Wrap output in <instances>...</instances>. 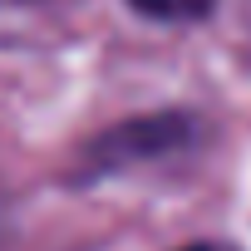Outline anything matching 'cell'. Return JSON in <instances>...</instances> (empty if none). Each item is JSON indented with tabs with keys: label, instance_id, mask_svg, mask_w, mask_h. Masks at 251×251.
I'll return each instance as SVG.
<instances>
[{
	"label": "cell",
	"instance_id": "6da1fadb",
	"mask_svg": "<svg viewBox=\"0 0 251 251\" xmlns=\"http://www.w3.org/2000/svg\"><path fill=\"white\" fill-rule=\"evenodd\" d=\"M138 10H148V15H163V20H192V15H202L212 0H133Z\"/></svg>",
	"mask_w": 251,
	"mask_h": 251
},
{
	"label": "cell",
	"instance_id": "7a4b0ae2",
	"mask_svg": "<svg viewBox=\"0 0 251 251\" xmlns=\"http://www.w3.org/2000/svg\"><path fill=\"white\" fill-rule=\"evenodd\" d=\"M192 251H207V246H192Z\"/></svg>",
	"mask_w": 251,
	"mask_h": 251
}]
</instances>
